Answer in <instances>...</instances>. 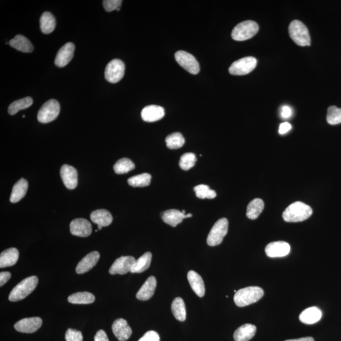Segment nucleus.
Segmentation results:
<instances>
[{
    "mask_svg": "<svg viewBox=\"0 0 341 341\" xmlns=\"http://www.w3.org/2000/svg\"><path fill=\"white\" fill-rule=\"evenodd\" d=\"M312 208L301 202L291 204L284 211L283 219L287 222H298L305 221L312 215Z\"/></svg>",
    "mask_w": 341,
    "mask_h": 341,
    "instance_id": "1",
    "label": "nucleus"
},
{
    "mask_svg": "<svg viewBox=\"0 0 341 341\" xmlns=\"http://www.w3.org/2000/svg\"><path fill=\"white\" fill-rule=\"evenodd\" d=\"M264 290L258 286H250L238 290L234 294V301L239 307L256 303L263 297Z\"/></svg>",
    "mask_w": 341,
    "mask_h": 341,
    "instance_id": "2",
    "label": "nucleus"
},
{
    "mask_svg": "<svg viewBox=\"0 0 341 341\" xmlns=\"http://www.w3.org/2000/svg\"><path fill=\"white\" fill-rule=\"evenodd\" d=\"M38 282V278L35 275L25 278L11 290L8 296L9 300L15 302L24 300L36 289Z\"/></svg>",
    "mask_w": 341,
    "mask_h": 341,
    "instance_id": "3",
    "label": "nucleus"
},
{
    "mask_svg": "<svg viewBox=\"0 0 341 341\" xmlns=\"http://www.w3.org/2000/svg\"><path fill=\"white\" fill-rule=\"evenodd\" d=\"M289 34L292 40L300 46H309L311 39L308 28L301 21H292L289 26Z\"/></svg>",
    "mask_w": 341,
    "mask_h": 341,
    "instance_id": "4",
    "label": "nucleus"
},
{
    "mask_svg": "<svg viewBox=\"0 0 341 341\" xmlns=\"http://www.w3.org/2000/svg\"><path fill=\"white\" fill-rule=\"evenodd\" d=\"M259 29V25L254 21H244L234 28L231 33L232 38L237 41L248 40L255 36Z\"/></svg>",
    "mask_w": 341,
    "mask_h": 341,
    "instance_id": "5",
    "label": "nucleus"
},
{
    "mask_svg": "<svg viewBox=\"0 0 341 341\" xmlns=\"http://www.w3.org/2000/svg\"><path fill=\"white\" fill-rule=\"evenodd\" d=\"M228 224L226 218H221L215 222L207 236L208 245L215 247L221 244L228 231Z\"/></svg>",
    "mask_w": 341,
    "mask_h": 341,
    "instance_id": "6",
    "label": "nucleus"
},
{
    "mask_svg": "<svg viewBox=\"0 0 341 341\" xmlns=\"http://www.w3.org/2000/svg\"><path fill=\"white\" fill-rule=\"evenodd\" d=\"M60 106L55 99H50L42 106L38 113V120L42 124H48L59 117Z\"/></svg>",
    "mask_w": 341,
    "mask_h": 341,
    "instance_id": "7",
    "label": "nucleus"
},
{
    "mask_svg": "<svg viewBox=\"0 0 341 341\" xmlns=\"http://www.w3.org/2000/svg\"><path fill=\"white\" fill-rule=\"evenodd\" d=\"M257 65V60L255 58L245 57L232 64L229 71L233 75H245L254 70Z\"/></svg>",
    "mask_w": 341,
    "mask_h": 341,
    "instance_id": "8",
    "label": "nucleus"
},
{
    "mask_svg": "<svg viewBox=\"0 0 341 341\" xmlns=\"http://www.w3.org/2000/svg\"><path fill=\"white\" fill-rule=\"evenodd\" d=\"M124 63L119 59L113 60L107 65L105 69L106 79L109 82L115 83L122 79L125 75Z\"/></svg>",
    "mask_w": 341,
    "mask_h": 341,
    "instance_id": "9",
    "label": "nucleus"
},
{
    "mask_svg": "<svg viewBox=\"0 0 341 341\" xmlns=\"http://www.w3.org/2000/svg\"><path fill=\"white\" fill-rule=\"evenodd\" d=\"M176 61L189 73L196 75L200 71V66L196 58L190 53L179 51L175 55Z\"/></svg>",
    "mask_w": 341,
    "mask_h": 341,
    "instance_id": "10",
    "label": "nucleus"
},
{
    "mask_svg": "<svg viewBox=\"0 0 341 341\" xmlns=\"http://www.w3.org/2000/svg\"><path fill=\"white\" fill-rule=\"evenodd\" d=\"M136 260L134 257L123 256L116 260L113 265L111 266L109 273L110 274H126L131 272Z\"/></svg>",
    "mask_w": 341,
    "mask_h": 341,
    "instance_id": "11",
    "label": "nucleus"
},
{
    "mask_svg": "<svg viewBox=\"0 0 341 341\" xmlns=\"http://www.w3.org/2000/svg\"><path fill=\"white\" fill-rule=\"evenodd\" d=\"M43 324L40 317L25 318L14 325L16 331L22 333L31 334L38 331Z\"/></svg>",
    "mask_w": 341,
    "mask_h": 341,
    "instance_id": "12",
    "label": "nucleus"
},
{
    "mask_svg": "<svg viewBox=\"0 0 341 341\" xmlns=\"http://www.w3.org/2000/svg\"><path fill=\"white\" fill-rule=\"evenodd\" d=\"M69 230L74 236L88 237L92 233V225L87 219L78 218L70 222Z\"/></svg>",
    "mask_w": 341,
    "mask_h": 341,
    "instance_id": "13",
    "label": "nucleus"
},
{
    "mask_svg": "<svg viewBox=\"0 0 341 341\" xmlns=\"http://www.w3.org/2000/svg\"><path fill=\"white\" fill-rule=\"evenodd\" d=\"M291 250L289 243L285 241H274L269 243L266 247V254L271 258L283 257L288 255Z\"/></svg>",
    "mask_w": 341,
    "mask_h": 341,
    "instance_id": "14",
    "label": "nucleus"
},
{
    "mask_svg": "<svg viewBox=\"0 0 341 341\" xmlns=\"http://www.w3.org/2000/svg\"><path fill=\"white\" fill-rule=\"evenodd\" d=\"M60 176L67 189L73 190L77 186L78 173L76 169L73 166L68 165V164L63 165L60 169Z\"/></svg>",
    "mask_w": 341,
    "mask_h": 341,
    "instance_id": "15",
    "label": "nucleus"
},
{
    "mask_svg": "<svg viewBox=\"0 0 341 341\" xmlns=\"http://www.w3.org/2000/svg\"><path fill=\"white\" fill-rule=\"evenodd\" d=\"M75 51V45L72 43H67L60 48L55 60L57 67L62 68L68 65L72 60Z\"/></svg>",
    "mask_w": 341,
    "mask_h": 341,
    "instance_id": "16",
    "label": "nucleus"
},
{
    "mask_svg": "<svg viewBox=\"0 0 341 341\" xmlns=\"http://www.w3.org/2000/svg\"><path fill=\"white\" fill-rule=\"evenodd\" d=\"M112 331L114 335L120 341H127L131 338L132 334L131 327L128 324L126 320L124 319H118L113 322Z\"/></svg>",
    "mask_w": 341,
    "mask_h": 341,
    "instance_id": "17",
    "label": "nucleus"
},
{
    "mask_svg": "<svg viewBox=\"0 0 341 341\" xmlns=\"http://www.w3.org/2000/svg\"><path fill=\"white\" fill-rule=\"evenodd\" d=\"M99 258H100V254L98 252L94 251L89 253L78 262L76 268V273L78 274H82L91 270L96 265Z\"/></svg>",
    "mask_w": 341,
    "mask_h": 341,
    "instance_id": "18",
    "label": "nucleus"
},
{
    "mask_svg": "<svg viewBox=\"0 0 341 341\" xmlns=\"http://www.w3.org/2000/svg\"><path fill=\"white\" fill-rule=\"evenodd\" d=\"M162 221L172 227H176L182 223L183 220L192 217V214H184L182 211L177 209H169L164 211L161 214Z\"/></svg>",
    "mask_w": 341,
    "mask_h": 341,
    "instance_id": "19",
    "label": "nucleus"
},
{
    "mask_svg": "<svg viewBox=\"0 0 341 341\" xmlns=\"http://www.w3.org/2000/svg\"><path fill=\"white\" fill-rule=\"evenodd\" d=\"M165 112L164 108L157 105L146 106L141 111V118L146 122H154L161 120L164 117Z\"/></svg>",
    "mask_w": 341,
    "mask_h": 341,
    "instance_id": "20",
    "label": "nucleus"
},
{
    "mask_svg": "<svg viewBox=\"0 0 341 341\" xmlns=\"http://www.w3.org/2000/svg\"><path fill=\"white\" fill-rule=\"evenodd\" d=\"M157 286V280L154 276L148 277L136 294V298L141 301H147L154 295Z\"/></svg>",
    "mask_w": 341,
    "mask_h": 341,
    "instance_id": "21",
    "label": "nucleus"
},
{
    "mask_svg": "<svg viewBox=\"0 0 341 341\" xmlns=\"http://www.w3.org/2000/svg\"><path fill=\"white\" fill-rule=\"evenodd\" d=\"M188 280L192 289L194 290L197 295L200 298L205 294V288L204 280L201 276L198 273L194 271H190L188 273Z\"/></svg>",
    "mask_w": 341,
    "mask_h": 341,
    "instance_id": "22",
    "label": "nucleus"
},
{
    "mask_svg": "<svg viewBox=\"0 0 341 341\" xmlns=\"http://www.w3.org/2000/svg\"><path fill=\"white\" fill-rule=\"evenodd\" d=\"M322 317V312L320 308L312 307L303 311L299 317L300 321L305 324H314L319 322Z\"/></svg>",
    "mask_w": 341,
    "mask_h": 341,
    "instance_id": "23",
    "label": "nucleus"
},
{
    "mask_svg": "<svg viewBox=\"0 0 341 341\" xmlns=\"http://www.w3.org/2000/svg\"><path fill=\"white\" fill-rule=\"evenodd\" d=\"M257 328L254 325L246 324L236 329L234 333L235 341H248L254 337Z\"/></svg>",
    "mask_w": 341,
    "mask_h": 341,
    "instance_id": "24",
    "label": "nucleus"
},
{
    "mask_svg": "<svg viewBox=\"0 0 341 341\" xmlns=\"http://www.w3.org/2000/svg\"><path fill=\"white\" fill-rule=\"evenodd\" d=\"M18 257L19 252L17 248H10L4 250L0 255V268H8L15 265L18 261Z\"/></svg>",
    "mask_w": 341,
    "mask_h": 341,
    "instance_id": "25",
    "label": "nucleus"
},
{
    "mask_svg": "<svg viewBox=\"0 0 341 341\" xmlns=\"http://www.w3.org/2000/svg\"><path fill=\"white\" fill-rule=\"evenodd\" d=\"M90 219L95 224L102 227L110 226L113 222V216L108 210L98 209L93 211L90 214Z\"/></svg>",
    "mask_w": 341,
    "mask_h": 341,
    "instance_id": "26",
    "label": "nucleus"
},
{
    "mask_svg": "<svg viewBox=\"0 0 341 341\" xmlns=\"http://www.w3.org/2000/svg\"><path fill=\"white\" fill-rule=\"evenodd\" d=\"M28 182L24 178H21L14 185L11 191L10 201L11 203H18L26 195L28 190Z\"/></svg>",
    "mask_w": 341,
    "mask_h": 341,
    "instance_id": "27",
    "label": "nucleus"
},
{
    "mask_svg": "<svg viewBox=\"0 0 341 341\" xmlns=\"http://www.w3.org/2000/svg\"><path fill=\"white\" fill-rule=\"evenodd\" d=\"M9 45L15 50L23 53H31L33 52L34 46L31 41L22 35H17L15 38L11 39Z\"/></svg>",
    "mask_w": 341,
    "mask_h": 341,
    "instance_id": "28",
    "label": "nucleus"
},
{
    "mask_svg": "<svg viewBox=\"0 0 341 341\" xmlns=\"http://www.w3.org/2000/svg\"><path fill=\"white\" fill-rule=\"evenodd\" d=\"M56 27V20L54 16L48 11L42 14L40 18V27L42 32L45 34L52 33Z\"/></svg>",
    "mask_w": 341,
    "mask_h": 341,
    "instance_id": "29",
    "label": "nucleus"
},
{
    "mask_svg": "<svg viewBox=\"0 0 341 341\" xmlns=\"http://www.w3.org/2000/svg\"><path fill=\"white\" fill-rule=\"evenodd\" d=\"M171 311H172L174 317L178 321L184 322L186 320V307H185L184 301L180 297L176 298L173 301L172 305H171Z\"/></svg>",
    "mask_w": 341,
    "mask_h": 341,
    "instance_id": "30",
    "label": "nucleus"
},
{
    "mask_svg": "<svg viewBox=\"0 0 341 341\" xmlns=\"http://www.w3.org/2000/svg\"><path fill=\"white\" fill-rule=\"evenodd\" d=\"M69 303L78 305H87L94 302L95 296L89 292H78L68 296Z\"/></svg>",
    "mask_w": 341,
    "mask_h": 341,
    "instance_id": "31",
    "label": "nucleus"
},
{
    "mask_svg": "<svg viewBox=\"0 0 341 341\" xmlns=\"http://www.w3.org/2000/svg\"><path fill=\"white\" fill-rule=\"evenodd\" d=\"M152 261V254L148 252L136 260L131 269V273H141L149 268Z\"/></svg>",
    "mask_w": 341,
    "mask_h": 341,
    "instance_id": "32",
    "label": "nucleus"
},
{
    "mask_svg": "<svg viewBox=\"0 0 341 341\" xmlns=\"http://www.w3.org/2000/svg\"><path fill=\"white\" fill-rule=\"evenodd\" d=\"M264 208V203L261 199H255L248 204L247 210V216L250 219L254 220L259 217Z\"/></svg>",
    "mask_w": 341,
    "mask_h": 341,
    "instance_id": "33",
    "label": "nucleus"
},
{
    "mask_svg": "<svg viewBox=\"0 0 341 341\" xmlns=\"http://www.w3.org/2000/svg\"><path fill=\"white\" fill-rule=\"evenodd\" d=\"M32 104L33 99L31 97H24L19 100L14 101L9 106L8 113L10 115H15L18 111L29 108Z\"/></svg>",
    "mask_w": 341,
    "mask_h": 341,
    "instance_id": "34",
    "label": "nucleus"
},
{
    "mask_svg": "<svg viewBox=\"0 0 341 341\" xmlns=\"http://www.w3.org/2000/svg\"><path fill=\"white\" fill-rule=\"evenodd\" d=\"M136 168L135 164L129 158H122L118 160L113 166L115 172L118 175L126 174Z\"/></svg>",
    "mask_w": 341,
    "mask_h": 341,
    "instance_id": "35",
    "label": "nucleus"
},
{
    "mask_svg": "<svg viewBox=\"0 0 341 341\" xmlns=\"http://www.w3.org/2000/svg\"><path fill=\"white\" fill-rule=\"evenodd\" d=\"M167 147L170 149H178L182 147L185 143V139L179 132L169 135L166 138Z\"/></svg>",
    "mask_w": 341,
    "mask_h": 341,
    "instance_id": "36",
    "label": "nucleus"
},
{
    "mask_svg": "<svg viewBox=\"0 0 341 341\" xmlns=\"http://www.w3.org/2000/svg\"><path fill=\"white\" fill-rule=\"evenodd\" d=\"M151 175L148 173H142L130 178L128 183L133 187H145L150 184Z\"/></svg>",
    "mask_w": 341,
    "mask_h": 341,
    "instance_id": "37",
    "label": "nucleus"
},
{
    "mask_svg": "<svg viewBox=\"0 0 341 341\" xmlns=\"http://www.w3.org/2000/svg\"><path fill=\"white\" fill-rule=\"evenodd\" d=\"M194 191L196 196L201 199H213L216 197V192L211 190L208 185H199L194 187Z\"/></svg>",
    "mask_w": 341,
    "mask_h": 341,
    "instance_id": "38",
    "label": "nucleus"
},
{
    "mask_svg": "<svg viewBox=\"0 0 341 341\" xmlns=\"http://www.w3.org/2000/svg\"><path fill=\"white\" fill-rule=\"evenodd\" d=\"M197 157L194 153H185L180 157L179 165L183 170L188 171L196 165Z\"/></svg>",
    "mask_w": 341,
    "mask_h": 341,
    "instance_id": "39",
    "label": "nucleus"
},
{
    "mask_svg": "<svg viewBox=\"0 0 341 341\" xmlns=\"http://www.w3.org/2000/svg\"><path fill=\"white\" fill-rule=\"evenodd\" d=\"M327 122L331 125L341 124V108L336 106H330L328 110Z\"/></svg>",
    "mask_w": 341,
    "mask_h": 341,
    "instance_id": "40",
    "label": "nucleus"
},
{
    "mask_svg": "<svg viewBox=\"0 0 341 341\" xmlns=\"http://www.w3.org/2000/svg\"><path fill=\"white\" fill-rule=\"evenodd\" d=\"M66 341H82L83 336L80 331L75 329H68L66 333Z\"/></svg>",
    "mask_w": 341,
    "mask_h": 341,
    "instance_id": "41",
    "label": "nucleus"
},
{
    "mask_svg": "<svg viewBox=\"0 0 341 341\" xmlns=\"http://www.w3.org/2000/svg\"><path fill=\"white\" fill-rule=\"evenodd\" d=\"M122 0H104L103 4L104 9L108 12L116 10L122 4Z\"/></svg>",
    "mask_w": 341,
    "mask_h": 341,
    "instance_id": "42",
    "label": "nucleus"
},
{
    "mask_svg": "<svg viewBox=\"0 0 341 341\" xmlns=\"http://www.w3.org/2000/svg\"><path fill=\"white\" fill-rule=\"evenodd\" d=\"M138 341H160L158 333L154 331H148Z\"/></svg>",
    "mask_w": 341,
    "mask_h": 341,
    "instance_id": "43",
    "label": "nucleus"
},
{
    "mask_svg": "<svg viewBox=\"0 0 341 341\" xmlns=\"http://www.w3.org/2000/svg\"><path fill=\"white\" fill-rule=\"evenodd\" d=\"M94 341H110L106 332L103 330H99L97 332L94 337Z\"/></svg>",
    "mask_w": 341,
    "mask_h": 341,
    "instance_id": "44",
    "label": "nucleus"
},
{
    "mask_svg": "<svg viewBox=\"0 0 341 341\" xmlns=\"http://www.w3.org/2000/svg\"><path fill=\"white\" fill-rule=\"evenodd\" d=\"M11 273L9 272H1L0 273V286L2 287L10 279Z\"/></svg>",
    "mask_w": 341,
    "mask_h": 341,
    "instance_id": "45",
    "label": "nucleus"
},
{
    "mask_svg": "<svg viewBox=\"0 0 341 341\" xmlns=\"http://www.w3.org/2000/svg\"><path fill=\"white\" fill-rule=\"evenodd\" d=\"M281 117L283 118H289L291 117L292 110L289 106H283L281 109Z\"/></svg>",
    "mask_w": 341,
    "mask_h": 341,
    "instance_id": "46",
    "label": "nucleus"
},
{
    "mask_svg": "<svg viewBox=\"0 0 341 341\" xmlns=\"http://www.w3.org/2000/svg\"><path fill=\"white\" fill-rule=\"evenodd\" d=\"M291 125L289 123L284 122L280 125L279 133L280 135H284L287 133L291 129Z\"/></svg>",
    "mask_w": 341,
    "mask_h": 341,
    "instance_id": "47",
    "label": "nucleus"
},
{
    "mask_svg": "<svg viewBox=\"0 0 341 341\" xmlns=\"http://www.w3.org/2000/svg\"><path fill=\"white\" fill-rule=\"evenodd\" d=\"M285 341H315L314 339L312 337H306L300 339H295V340H289Z\"/></svg>",
    "mask_w": 341,
    "mask_h": 341,
    "instance_id": "48",
    "label": "nucleus"
},
{
    "mask_svg": "<svg viewBox=\"0 0 341 341\" xmlns=\"http://www.w3.org/2000/svg\"><path fill=\"white\" fill-rule=\"evenodd\" d=\"M102 227H102L101 226H98V227H97V228H98L99 230H101V229H102Z\"/></svg>",
    "mask_w": 341,
    "mask_h": 341,
    "instance_id": "49",
    "label": "nucleus"
}]
</instances>
